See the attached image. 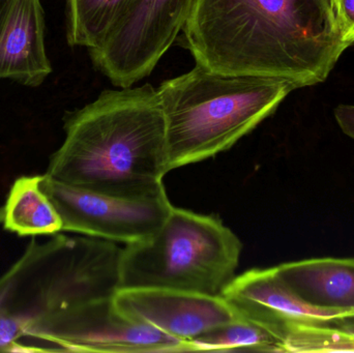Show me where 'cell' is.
I'll use <instances>...</instances> for the list:
<instances>
[{
    "label": "cell",
    "instance_id": "cell-2",
    "mask_svg": "<svg viewBox=\"0 0 354 353\" xmlns=\"http://www.w3.org/2000/svg\"><path fill=\"white\" fill-rule=\"evenodd\" d=\"M66 138L47 175L70 186L122 198L165 194L170 172L163 109L153 85L102 91L64 116Z\"/></svg>",
    "mask_w": 354,
    "mask_h": 353
},
{
    "label": "cell",
    "instance_id": "cell-11",
    "mask_svg": "<svg viewBox=\"0 0 354 353\" xmlns=\"http://www.w3.org/2000/svg\"><path fill=\"white\" fill-rule=\"evenodd\" d=\"M41 0H0V79L39 86L51 74Z\"/></svg>",
    "mask_w": 354,
    "mask_h": 353
},
{
    "label": "cell",
    "instance_id": "cell-8",
    "mask_svg": "<svg viewBox=\"0 0 354 353\" xmlns=\"http://www.w3.org/2000/svg\"><path fill=\"white\" fill-rule=\"evenodd\" d=\"M187 352L189 346L155 327L131 321L113 298L91 303L64 317L44 352Z\"/></svg>",
    "mask_w": 354,
    "mask_h": 353
},
{
    "label": "cell",
    "instance_id": "cell-12",
    "mask_svg": "<svg viewBox=\"0 0 354 353\" xmlns=\"http://www.w3.org/2000/svg\"><path fill=\"white\" fill-rule=\"evenodd\" d=\"M308 304L354 313V258H313L276 267Z\"/></svg>",
    "mask_w": 354,
    "mask_h": 353
},
{
    "label": "cell",
    "instance_id": "cell-5",
    "mask_svg": "<svg viewBox=\"0 0 354 353\" xmlns=\"http://www.w3.org/2000/svg\"><path fill=\"white\" fill-rule=\"evenodd\" d=\"M243 244L214 216L172 207L161 227L126 245L122 289H172L223 296L236 277Z\"/></svg>",
    "mask_w": 354,
    "mask_h": 353
},
{
    "label": "cell",
    "instance_id": "cell-15",
    "mask_svg": "<svg viewBox=\"0 0 354 353\" xmlns=\"http://www.w3.org/2000/svg\"><path fill=\"white\" fill-rule=\"evenodd\" d=\"M189 352H285L282 340L252 319L237 317L231 323L202 334L189 343Z\"/></svg>",
    "mask_w": 354,
    "mask_h": 353
},
{
    "label": "cell",
    "instance_id": "cell-14",
    "mask_svg": "<svg viewBox=\"0 0 354 353\" xmlns=\"http://www.w3.org/2000/svg\"><path fill=\"white\" fill-rule=\"evenodd\" d=\"M135 0H66V39L72 47H99Z\"/></svg>",
    "mask_w": 354,
    "mask_h": 353
},
{
    "label": "cell",
    "instance_id": "cell-18",
    "mask_svg": "<svg viewBox=\"0 0 354 353\" xmlns=\"http://www.w3.org/2000/svg\"><path fill=\"white\" fill-rule=\"evenodd\" d=\"M315 321H320V323H324L328 327L340 330V331L354 336V313H351V315H347V316L341 317V318L326 319V321L315 319Z\"/></svg>",
    "mask_w": 354,
    "mask_h": 353
},
{
    "label": "cell",
    "instance_id": "cell-3",
    "mask_svg": "<svg viewBox=\"0 0 354 353\" xmlns=\"http://www.w3.org/2000/svg\"><path fill=\"white\" fill-rule=\"evenodd\" d=\"M122 248L93 236L32 240L0 277V352H44L54 327L75 311L114 298Z\"/></svg>",
    "mask_w": 354,
    "mask_h": 353
},
{
    "label": "cell",
    "instance_id": "cell-13",
    "mask_svg": "<svg viewBox=\"0 0 354 353\" xmlns=\"http://www.w3.org/2000/svg\"><path fill=\"white\" fill-rule=\"evenodd\" d=\"M0 222L20 236H53L62 231L59 213L41 189V175L19 178L10 188Z\"/></svg>",
    "mask_w": 354,
    "mask_h": 353
},
{
    "label": "cell",
    "instance_id": "cell-4",
    "mask_svg": "<svg viewBox=\"0 0 354 353\" xmlns=\"http://www.w3.org/2000/svg\"><path fill=\"white\" fill-rule=\"evenodd\" d=\"M295 87L287 81L229 75L196 66L157 88L169 170L230 149L272 115Z\"/></svg>",
    "mask_w": 354,
    "mask_h": 353
},
{
    "label": "cell",
    "instance_id": "cell-9",
    "mask_svg": "<svg viewBox=\"0 0 354 353\" xmlns=\"http://www.w3.org/2000/svg\"><path fill=\"white\" fill-rule=\"evenodd\" d=\"M113 302L131 321L155 327L187 346L202 334L239 317L223 296L179 290L122 289L114 296Z\"/></svg>",
    "mask_w": 354,
    "mask_h": 353
},
{
    "label": "cell",
    "instance_id": "cell-10",
    "mask_svg": "<svg viewBox=\"0 0 354 353\" xmlns=\"http://www.w3.org/2000/svg\"><path fill=\"white\" fill-rule=\"evenodd\" d=\"M223 298L239 316L260 323L282 341L283 329L291 321H326L351 314L308 304L285 283L276 267L250 269L236 276Z\"/></svg>",
    "mask_w": 354,
    "mask_h": 353
},
{
    "label": "cell",
    "instance_id": "cell-6",
    "mask_svg": "<svg viewBox=\"0 0 354 353\" xmlns=\"http://www.w3.org/2000/svg\"><path fill=\"white\" fill-rule=\"evenodd\" d=\"M196 0H135L103 43L88 50L95 68L118 88L149 77L183 32Z\"/></svg>",
    "mask_w": 354,
    "mask_h": 353
},
{
    "label": "cell",
    "instance_id": "cell-7",
    "mask_svg": "<svg viewBox=\"0 0 354 353\" xmlns=\"http://www.w3.org/2000/svg\"><path fill=\"white\" fill-rule=\"evenodd\" d=\"M41 189L59 213L62 231L124 245L155 233L174 205L167 193L143 199L122 198L70 186L41 175Z\"/></svg>",
    "mask_w": 354,
    "mask_h": 353
},
{
    "label": "cell",
    "instance_id": "cell-17",
    "mask_svg": "<svg viewBox=\"0 0 354 353\" xmlns=\"http://www.w3.org/2000/svg\"><path fill=\"white\" fill-rule=\"evenodd\" d=\"M334 114L343 133L354 140V105L337 106Z\"/></svg>",
    "mask_w": 354,
    "mask_h": 353
},
{
    "label": "cell",
    "instance_id": "cell-1",
    "mask_svg": "<svg viewBox=\"0 0 354 353\" xmlns=\"http://www.w3.org/2000/svg\"><path fill=\"white\" fill-rule=\"evenodd\" d=\"M183 46L212 72L324 82L345 51L336 0H196Z\"/></svg>",
    "mask_w": 354,
    "mask_h": 353
},
{
    "label": "cell",
    "instance_id": "cell-16",
    "mask_svg": "<svg viewBox=\"0 0 354 353\" xmlns=\"http://www.w3.org/2000/svg\"><path fill=\"white\" fill-rule=\"evenodd\" d=\"M337 10L345 37L354 45V0H336Z\"/></svg>",
    "mask_w": 354,
    "mask_h": 353
}]
</instances>
